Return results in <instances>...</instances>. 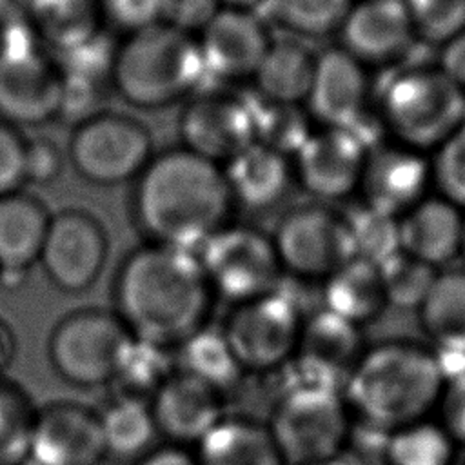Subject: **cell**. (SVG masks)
<instances>
[{"label":"cell","instance_id":"6da1fadb","mask_svg":"<svg viewBox=\"0 0 465 465\" xmlns=\"http://www.w3.org/2000/svg\"><path fill=\"white\" fill-rule=\"evenodd\" d=\"M213 298L198 254L160 243L129 254L114 282L116 314L131 334L169 349L207 325Z\"/></svg>","mask_w":465,"mask_h":465},{"label":"cell","instance_id":"7a4b0ae2","mask_svg":"<svg viewBox=\"0 0 465 465\" xmlns=\"http://www.w3.org/2000/svg\"><path fill=\"white\" fill-rule=\"evenodd\" d=\"M133 205L153 243L196 252L229 225L234 198L222 165L182 147L153 156L138 176Z\"/></svg>","mask_w":465,"mask_h":465},{"label":"cell","instance_id":"3957f363","mask_svg":"<svg viewBox=\"0 0 465 465\" xmlns=\"http://www.w3.org/2000/svg\"><path fill=\"white\" fill-rule=\"evenodd\" d=\"M445 372L440 358L418 345L389 341L361 354L343 383V398L363 423L392 432L425 420L438 405Z\"/></svg>","mask_w":465,"mask_h":465},{"label":"cell","instance_id":"277c9868","mask_svg":"<svg viewBox=\"0 0 465 465\" xmlns=\"http://www.w3.org/2000/svg\"><path fill=\"white\" fill-rule=\"evenodd\" d=\"M202 76L196 36L160 22L116 47L111 82L131 105L158 109L191 93Z\"/></svg>","mask_w":465,"mask_h":465},{"label":"cell","instance_id":"5b68a950","mask_svg":"<svg viewBox=\"0 0 465 465\" xmlns=\"http://www.w3.org/2000/svg\"><path fill=\"white\" fill-rule=\"evenodd\" d=\"M285 465H318L343 454L352 429L341 391L282 392L267 423Z\"/></svg>","mask_w":465,"mask_h":465},{"label":"cell","instance_id":"8992f818","mask_svg":"<svg viewBox=\"0 0 465 465\" xmlns=\"http://www.w3.org/2000/svg\"><path fill=\"white\" fill-rule=\"evenodd\" d=\"M62 73L29 25L0 31V120L40 125L58 116Z\"/></svg>","mask_w":465,"mask_h":465},{"label":"cell","instance_id":"52a82bcc","mask_svg":"<svg viewBox=\"0 0 465 465\" xmlns=\"http://www.w3.org/2000/svg\"><path fill=\"white\" fill-rule=\"evenodd\" d=\"M383 113L407 147H430L465 122V93L441 69L403 71L385 87Z\"/></svg>","mask_w":465,"mask_h":465},{"label":"cell","instance_id":"ba28073f","mask_svg":"<svg viewBox=\"0 0 465 465\" xmlns=\"http://www.w3.org/2000/svg\"><path fill=\"white\" fill-rule=\"evenodd\" d=\"M131 331L116 312L82 309L62 318L49 336L53 369L69 383L96 387L111 383Z\"/></svg>","mask_w":465,"mask_h":465},{"label":"cell","instance_id":"9c48e42d","mask_svg":"<svg viewBox=\"0 0 465 465\" xmlns=\"http://www.w3.org/2000/svg\"><path fill=\"white\" fill-rule=\"evenodd\" d=\"M198 260L213 292L234 305L276 291L283 272L272 238L247 225H225L198 249Z\"/></svg>","mask_w":465,"mask_h":465},{"label":"cell","instance_id":"30bf717a","mask_svg":"<svg viewBox=\"0 0 465 465\" xmlns=\"http://www.w3.org/2000/svg\"><path fill=\"white\" fill-rule=\"evenodd\" d=\"M302 325L296 302L276 289L234 305L222 331L243 372H267L296 354Z\"/></svg>","mask_w":465,"mask_h":465},{"label":"cell","instance_id":"8fae6325","mask_svg":"<svg viewBox=\"0 0 465 465\" xmlns=\"http://www.w3.org/2000/svg\"><path fill=\"white\" fill-rule=\"evenodd\" d=\"M147 129L118 113H98L76 125L69 158L76 173L96 185H114L138 178L153 160Z\"/></svg>","mask_w":465,"mask_h":465},{"label":"cell","instance_id":"7c38bea8","mask_svg":"<svg viewBox=\"0 0 465 465\" xmlns=\"http://www.w3.org/2000/svg\"><path fill=\"white\" fill-rule=\"evenodd\" d=\"M272 242L282 269L303 280H325L356 258L345 216L323 205L287 213Z\"/></svg>","mask_w":465,"mask_h":465},{"label":"cell","instance_id":"4fadbf2b","mask_svg":"<svg viewBox=\"0 0 465 465\" xmlns=\"http://www.w3.org/2000/svg\"><path fill=\"white\" fill-rule=\"evenodd\" d=\"M105 258L107 236L96 218L76 209L51 216L38 262L58 289H89L98 280Z\"/></svg>","mask_w":465,"mask_h":465},{"label":"cell","instance_id":"5bb4252c","mask_svg":"<svg viewBox=\"0 0 465 465\" xmlns=\"http://www.w3.org/2000/svg\"><path fill=\"white\" fill-rule=\"evenodd\" d=\"M367 147L360 134L345 127L312 131L294 154L300 185L322 202H334L360 189Z\"/></svg>","mask_w":465,"mask_h":465},{"label":"cell","instance_id":"9a60e30c","mask_svg":"<svg viewBox=\"0 0 465 465\" xmlns=\"http://www.w3.org/2000/svg\"><path fill=\"white\" fill-rule=\"evenodd\" d=\"M203 74L225 82L254 78L272 40L254 11L222 7L196 36Z\"/></svg>","mask_w":465,"mask_h":465},{"label":"cell","instance_id":"2e32d148","mask_svg":"<svg viewBox=\"0 0 465 465\" xmlns=\"http://www.w3.org/2000/svg\"><path fill=\"white\" fill-rule=\"evenodd\" d=\"M107 458L98 412L73 401L36 411L29 460L35 465H100Z\"/></svg>","mask_w":465,"mask_h":465},{"label":"cell","instance_id":"e0dca14e","mask_svg":"<svg viewBox=\"0 0 465 465\" xmlns=\"http://www.w3.org/2000/svg\"><path fill=\"white\" fill-rule=\"evenodd\" d=\"M183 149L225 165L254 142L247 102L227 94H202L191 100L180 118Z\"/></svg>","mask_w":465,"mask_h":465},{"label":"cell","instance_id":"ac0fdd59","mask_svg":"<svg viewBox=\"0 0 465 465\" xmlns=\"http://www.w3.org/2000/svg\"><path fill=\"white\" fill-rule=\"evenodd\" d=\"M158 434L173 445H198L223 418V392L176 371L149 400Z\"/></svg>","mask_w":465,"mask_h":465},{"label":"cell","instance_id":"d6986e66","mask_svg":"<svg viewBox=\"0 0 465 465\" xmlns=\"http://www.w3.org/2000/svg\"><path fill=\"white\" fill-rule=\"evenodd\" d=\"M429 167L407 145H378L367 151L360 189L374 207L391 216L407 213L423 194Z\"/></svg>","mask_w":465,"mask_h":465},{"label":"cell","instance_id":"ffe728a7","mask_svg":"<svg viewBox=\"0 0 465 465\" xmlns=\"http://www.w3.org/2000/svg\"><path fill=\"white\" fill-rule=\"evenodd\" d=\"M367 98V76L361 62L340 49L316 58L312 85L307 96L309 113L325 127H345L360 120Z\"/></svg>","mask_w":465,"mask_h":465},{"label":"cell","instance_id":"44dd1931","mask_svg":"<svg viewBox=\"0 0 465 465\" xmlns=\"http://www.w3.org/2000/svg\"><path fill=\"white\" fill-rule=\"evenodd\" d=\"M343 51L358 62H385L411 42L412 24L403 0L352 4L340 25Z\"/></svg>","mask_w":465,"mask_h":465},{"label":"cell","instance_id":"7402d4cb","mask_svg":"<svg viewBox=\"0 0 465 465\" xmlns=\"http://www.w3.org/2000/svg\"><path fill=\"white\" fill-rule=\"evenodd\" d=\"M363 352L360 327L322 309L303 320L294 356L340 387Z\"/></svg>","mask_w":465,"mask_h":465},{"label":"cell","instance_id":"603a6c76","mask_svg":"<svg viewBox=\"0 0 465 465\" xmlns=\"http://www.w3.org/2000/svg\"><path fill=\"white\" fill-rule=\"evenodd\" d=\"M398 222L400 249L432 267L461 251L465 222L449 200H420Z\"/></svg>","mask_w":465,"mask_h":465},{"label":"cell","instance_id":"cb8c5ba5","mask_svg":"<svg viewBox=\"0 0 465 465\" xmlns=\"http://www.w3.org/2000/svg\"><path fill=\"white\" fill-rule=\"evenodd\" d=\"M223 173L234 202L251 209H265L287 193L292 165L285 154L252 142L223 165Z\"/></svg>","mask_w":465,"mask_h":465},{"label":"cell","instance_id":"d4e9b609","mask_svg":"<svg viewBox=\"0 0 465 465\" xmlns=\"http://www.w3.org/2000/svg\"><path fill=\"white\" fill-rule=\"evenodd\" d=\"M102 0H31L25 24L44 47L67 53L102 33Z\"/></svg>","mask_w":465,"mask_h":465},{"label":"cell","instance_id":"484cf974","mask_svg":"<svg viewBox=\"0 0 465 465\" xmlns=\"http://www.w3.org/2000/svg\"><path fill=\"white\" fill-rule=\"evenodd\" d=\"M51 216L20 191L0 196V271L20 272L38 262Z\"/></svg>","mask_w":465,"mask_h":465},{"label":"cell","instance_id":"4316f807","mask_svg":"<svg viewBox=\"0 0 465 465\" xmlns=\"http://www.w3.org/2000/svg\"><path fill=\"white\" fill-rule=\"evenodd\" d=\"M200 465H285L267 425L225 416L198 445Z\"/></svg>","mask_w":465,"mask_h":465},{"label":"cell","instance_id":"83f0119b","mask_svg":"<svg viewBox=\"0 0 465 465\" xmlns=\"http://www.w3.org/2000/svg\"><path fill=\"white\" fill-rule=\"evenodd\" d=\"M323 303L358 327L374 320L387 305L380 267L361 258L349 260L323 280Z\"/></svg>","mask_w":465,"mask_h":465},{"label":"cell","instance_id":"f1b7e54d","mask_svg":"<svg viewBox=\"0 0 465 465\" xmlns=\"http://www.w3.org/2000/svg\"><path fill=\"white\" fill-rule=\"evenodd\" d=\"M316 58L303 44L272 42L252 78L260 96L283 104L305 102L312 85Z\"/></svg>","mask_w":465,"mask_h":465},{"label":"cell","instance_id":"f546056e","mask_svg":"<svg viewBox=\"0 0 465 465\" xmlns=\"http://www.w3.org/2000/svg\"><path fill=\"white\" fill-rule=\"evenodd\" d=\"M418 311L425 334L440 351L465 354V272L436 274Z\"/></svg>","mask_w":465,"mask_h":465},{"label":"cell","instance_id":"4dcf8cb0","mask_svg":"<svg viewBox=\"0 0 465 465\" xmlns=\"http://www.w3.org/2000/svg\"><path fill=\"white\" fill-rule=\"evenodd\" d=\"M98 416L105 456L120 461H136L153 449L158 429L149 401L116 396Z\"/></svg>","mask_w":465,"mask_h":465},{"label":"cell","instance_id":"1f68e13d","mask_svg":"<svg viewBox=\"0 0 465 465\" xmlns=\"http://www.w3.org/2000/svg\"><path fill=\"white\" fill-rule=\"evenodd\" d=\"M176 349L178 371L205 381L223 394L234 387L243 374V369L240 367L222 329H211L205 325Z\"/></svg>","mask_w":465,"mask_h":465},{"label":"cell","instance_id":"d6a6232c","mask_svg":"<svg viewBox=\"0 0 465 465\" xmlns=\"http://www.w3.org/2000/svg\"><path fill=\"white\" fill-rule=\"evenodd\" d=\"M176 356L173 349L133 336L124 349L114 378L111 383L116 385V396H131L145 400L153 398L154 392L178 371Z\"/></svg>","mask_w":465,"mask_h":465},{"label":"cell","instance_id":"836d02e7","mask_svg":"<svg viewBox=\"0 0 465 465\" xmlns=\"http://www.w3.org/2000/svg\"><path fill=\"white\" fill-rule=\"evenodd\" d=\"M254 142L278 151L285 156L296 154L312 134L311 118L300 104H283L260 96L256 102H247Z\"/></svg>","mask_w":465,"mask_h":465},{"label":"cell","instance_id":"e575fe53","mask_svg":"<svg viewBox=\"0 0 465 465\" xmlns=\"http://www.w3.org/2000/svg\"><path fill=\"white\" fill-rule=\"evenodd\" d=\"M456 443L441 423L420 420L389 432L385 465H450Z\"/></svg>","mask_w":465,"mask_h":465},{"label":"cell","instance_id":"d590c367","mask_svg":"<svg viewBox=\"0 0 465 465\" xmlns=\"http://www.w3.org/2000/svg\"><path fill=\"white\" fill-rule=\"evenodd\" d=\"M36 407L27 392L0 378V465H25Z\"/></svg>","mask_w":465,"mask_h":465},{"label":"cell","instance_id":"8d00e7d4","mask_svg":"<svg viewBox=\"0 0 465 465\" xmlns=\"http://www.w3.org/2000/svg\"><path fill=\"white\" fill-rule=\"evenodd\" d=\"M262 7L282 27L305 36L340 29L352 0H263Z\"/></svg>","mask_w":465,"mask_h":465},{"label":"cell","instance_id":"74e56055","mask_svg":"<svg viewBox=\"0 0 465 465\" xmlns=\"http://www.w3.org/2000/svg\"><path fill=\"white\" fill-rule=\"evenodd\" d=\"M356 258L381 265L400 249V222L374 207H361L345 216Z\"/></svg>","mask_w":465,"mask_h":465},{"label":"cell","instance_id":"f35d334b","mask_svg":"<svg viewBox=\"0 0 465 465\" xmlns=\"http://www.w3.org/2000/svg\"><path fill=\"white\" fill-rule=\"evenodd\" d=\"M378 267L381 272L387 303L398 307H420L436 278L432 265L403 251H398Z\"/></svg>","mask_w":465,"mask_h":465},{"label":"cell","instance_id":"ab89813d","mask_svg":"<svg viewBox=\"0 0 465 465\" xmlns=\"http://www.w3.org/2000/svg\"><path fill=\"white\" fill-rule=\"evenodd\" d=\"M414 33L429 42H449L465 29V0H405Z\"/></svg>","mask_w":465,"mask_h":465},{"label":"cell","instance_id":"60d3db41","mask_svg":"<svg viewBox=\"0 0 465 465\" xmlns=\"http://www.w3.org/2000/svg\"><path fill=\"white\" fill-rule=\"evenodd\" d=\"M116 47H111L104 35H96L93 40L62 53V60L56 62L64 76H76L104 84L111 78Z\"/></svg>","mask_w":465,"mask_h":465},{"label":"cell","instance_id":"b9f144b4","mask_svg":"<svg viewBox=\"0 0 465 465\" xmlns=\"http://www.w3.org/2000/svg\"><path fill=\"white\" fill-rule=\"evenodd\" d=\"M434 174L445 200L465 207V122L441 143Z\"/></svg>","mask_w":465,"mask_h":465},{"label":"cell","instance_id":"7bdbcfd3","mask_svg":"<svg viewBox=\"0 0 465 465\" xmlns=\"http://www.w3.org/2000/svg\"><path fill=\"white\" fill-rule=\"evenodd\" d=\"M102 98H104V84L62 74V96H60L58 114L62 118L76 122L78 125L96 116L98 113H102L100 111Z\"/></svg>","mask_w":465,"mask_h":465},{"label":"cell","instance_id":"ee69618b","mask_svg":"<svg viewBox=\"0 0 465 465\" xmlns=\"http://www.w3.org/2000/svg\"><path fill=\"white\" fill-rule=\"evenodd\" d=\"M25 143L15 125L0 120V196L16 193L25 182Z\"/></svg>","mask_w":465,"mask_h":465},{"label":"cell","instance_id":"f6af8a7d","mask_svg":"<svg viewBox=\"0 0 465 465\" xmlns=\"http://www.w3.org/2000/svg\"><path fill=\"white\" fill-rule=\"evenodd\" d=\"M104 16L127 35L162 22L163 0H102Z\"/></svg>","mask_w":465,"mask_h":465},{"label":"cell","instance_id":"bcb514c9","mask_svg":"<svg viewBox=\"0 0 465 465\" xmlns=\"http://www.w3.org/2000/svg\"><path fill=\"white\" fill-rule=\"evenodd\" d=\"M220 9L218 0H163L162 22L182 33L198 36Z\"/></svg>","mask_w":465,"mask_h":465},{"label":"cell","instance_id":"7dc6e473","mask_svg":"<svg viewBox=\"0 0 465 465\" xmlns=\"http://www.w3.org/2000/svg\"><path fill=\"white\" fill-rule=\"evenodd\" d=\"M64 156L58 145L47 138H35L25 143V182L49 183L58 178Z\"/></svg>","mask_w":465,"mask_h":465},{"label":"cell","instance_id":"c3c4849f","mask_svg":"<svg viewBox=\"0 0 465 465\" xmlns=\"http://www.w3.org/2000/svg\"><path fill=\"white\" fill-rule=\"evenodd\" d=\"M438 405L441 427L456 445H465V372L447 378Z\"/></svg>","mask_w":465,"mask_h":465},{"label":"cell","instance_id":"681fc988","mask_svg":"<svg viewBox=\"0 0 465 465\" xmlns=\"http://www.w3.org/2000/svg\"><path fill=\"white\" fill-rule=\"evenodd\" d=\"M440 69L461 89L465 87V29L445 42Z\"/></svg>","mask_w":465,"mask_h":465},{"label":"cell","instance_id":"f907efd6","mask_svg":"<svg viewBox=\"0 0 465 465\" xmlns=\"http://www.w3.org/2000/svg\"><path fill=\"white\" fill-rule=\"evenodd\" d=\"M134 465H200V463L196 460V454H191L187 449L171 443V445L151 449L147 454L136 460Z\"/></svg>","mask_w":465,"mask_h":465},{"label":"cell","instance_id":"816d5d0a","mask_svg":"<svg viewBox=\"0 0 465 465\" xmlns=\"http://www.w3.org/2000/svg\"><path fill=\"white\" fill-rule=\"evenodd\" d=\"M31 0H0V31L24 24Z\"/></svg>","mask_w":465,"mask_h":465},{"label":"cell","instance_id":"f5cc1de1","mask_svg":"<svg viewBox=\"0 0 465 465\" xmlns=\"http://www.w3.org/2000/svg\"><path fill=\"white\" fill-rule=\"evenodd\" d=\"M13 351H15L13 334L7 329V325L0 322V372L9 365L13 358Z\"/></svg>","mask_w":465,"mask_h":465},{"label":"cell","instance_id":"db71d44e","mask_svg":"<svg viewBox=\"0 0 465 465\" xmlns=\"http://www.w3.org/2000/svg\"><path fill=\"white\" fill-rule=\"evenodd\" d=\"M222 7H232V9H247L254 11L256 7H262L263 0H218Z\"/></svg>","mask_w":465,"mask_h":465},{"label":"cell","instance_id":"11a10c76","mask_svg":"<svg viewBox=\"0 0 465 465\" xmlns=\"http://www.w3.org/2000/svg\"><path fill=\"white\" fill-rule=\"evenodd\" d=\"M450 465H465V445H456Z\"/></svg>","mask_w":465,"mask_h":465},{"label":"cell","instance_id":"9f6ffc18","mask_svg":"<svg viewBox=\"0 0 465 465\" xmlns=\"http://www.w3.org/2000/svg\"><path fill=\"white\" fill-rule=\"evenodd\" d=\"M318 465H354L345 454L334 458V460H329V461H323V463H318Z\"/></svg>","mask_w":465,"mask_h":465},{"label":"cell","instance_id":"6f0895ef","mask_svg":"<svg viewBox=\"0 0 465 465\" xmlns=\"http://www.w3.org/2000/svg\"><path fill=\"white\" fill-rule=\"evenodd\" d=\"M461 251L465 254V225H463V242H461Z\"/></svg>","mask_w":465,"mask_h":465},{"label":"cell","instance_id":"680465c9","mask_svg":"<svg viewBox=\"0 0 465 465\" xmlns=\"http://www.w3.org/2000/svg\"><path fill=\"white\" fill-rule=\"evenodd\" d=\"M0 274H2V271H0Z\"/></svg>","mask_w":465,"mask_h":465}]
</instances>
